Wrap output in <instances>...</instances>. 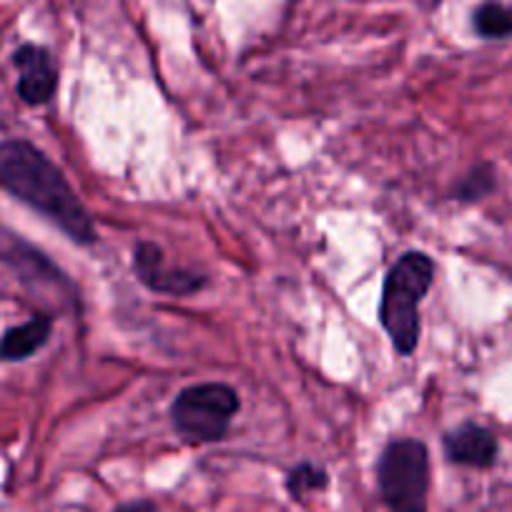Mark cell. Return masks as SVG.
<instances>
[{"label": "cell", "mask_w": 512, "mask_h": 512, "mask_svg": "<svg viewBox=\"0 0 512 512\" xmlns=\"http://www.w3.org/2000/svg\"><path fill=\"white\" fill-rule=\"evenodd\" d=\"M113 512H159L149 500H136V502H126V505L116 507Z\"/></svg>", "instance_id": "12"}, {"label": "cell", "mask_w": 512, "mask_h": 512, "mask_svg": "<svg viewBox=\"0 0 512 512\" xmlns=\"http://www.w3.org/2000/svg\"><path fill=\"white\" fill-rule=\"evenodd\" d=\"M377 482L382 500L392 512H427L430 455L425 442H390L379 457Z\"/></svg>", "instance_id": "4"}, {"label": "cell", "mask_w": 512, "mask_h": 512, "mask_svg": "<svg viewBox=\"0 0 512 512\" xmlns=\"http://www.w3.org/2000/svg\"><path fill=\"white\" fill-rule=\"evenodd\" d=\"M472 26L477 36L482 38H507L512 36V8L497 0H485L475 13H472Z\"/></svg>", "instance_id": "9"}, {"label": "cell", "mask_w": 512, "mask_h": 512, "mask_svg": "<svg viewBox=\"0 0 512 512\" xmlns=\"http://www.w3.org/2000/svg\"><path fill=\"white\" fill-rule=\"evenodd\" d=\"M239 407V395L229 384H191L176 395L171 405V422L184 440L209 445V442L224 440Z\"/></svg>", "instance_id": "3"}, {"label": "cell", "mask_w": 512, "mask_h": 512, "mask_svg": "<svg viewBox=\"0 0 512 512\" xmlns=\"http://www.w3.org/2000/svg\"><path fill=\"white\" fill-rule=\"evenodd\" d=\"M0 189L46 216L76 244H93L96 229L58 166L28 141L0 144Z\"/></svg>", "instance_id": "1"}, {"label": "cell", "mask_w": 512, "mask_h": 512, "mask_svg": "<svg viewBox=\"0 0 512 512\" xmlns=\"http://www.w3.org/2000/svg\"><path fill=\"white\" fill-rule=\"evenodd\" d=\"M492 186H495V176H492L490 166H480V169H472L470 174L462 179V184L457 186L455 194L457 199L462 201H475L490 194Z\"/></svg>", "instance_id": "11"}, {"label": "cell", "mask_w": 512, "mask_h": 512, "mask_svg": "<svg viewBox=\"0 0 512 512\" xmlns=\"http://www.w3.org/2000/svg\"><path fill=\"white\" fill-rule=\"evenodd\" d=\"M435 279V262L425 251H407L384 277L379 322L390 334L392 347L407 357L420 342V304Z\"/></svg>", "instance_id": "2"}, {"label": "cell", "mask_w": 512, "mask_h": 512, "mask_svg": "<svg viewBox=\"0 0 512 512\" xmlns=\"http://www.w3.org/2000/svg\"><path fill=\"white\" fill-rule=\"evenodd\" d=\"M53 319L46 317V314H38L31 322L21 324V327H13L3 334L0 339V359L6 362H21V359H28L33 352L43 347L51 337Z\"/></svg>", "instance_id": "8"}, {"label": "cell", "mask_w": 512, "mask_h": 512, "mask_svg": "<svg viewBox=\"0 0 512 512\" xmlns=\"http://www.w3.org/2000/svg\"><path fill=\"white\" fill-rule=\"evenodd\" d=\"M13 63L18 68V96L31 106L51 101L58 86L56 63L51 53L36 43H26L16 51Z\"/></svg>", "instance_id": "6"}, {"label": "cell", "mask_w": 512, "mask_h": 512, "mask_svg": "<svg viewBox=\"0 0 512 512\" xmlns=\"http://www.w3.org/2000/svg\"><path fill=\"white\" fill-rule=\"evenodd\" d=\"M445 452L457 465L490 467L497 457V440L487 427L465 422V425L447 432Z\"/></svg>", "instance_id": "7"}, {"label": "cell", "mask_w": 512, "mask_h": 512, "mask_svg": "<svg viewBox=\"0 0 512 512\" xmlns=\"http://www.w3.org/2000/svg\"><path fill=\"white\" fill-rule=\"evenodd\" d=\"M327 482H329L327 470H322L319 465H312V462H302V465H297L292 472H289L287 490H289V495L297 497V500H302L307 492L324 490V487H327Z\"/></svg>", "instance_id": "10"}, {"label": "cell", "mask_w": 512, "mask_h": 512, "mask_svg": "<svg viewBox=\"0 0 512 512\" xmlns=\"http://www.w3.org/2000/svg\"><path fill=\"white\" fill-rule=\"evenodd\" d=\"M134 272L151 292L171 294V297H186V294L199 292L206 284L204 274L166 267L164 251H161V246L151 244V241L136 244Z\"/></svg>", "instance_id": "5"}]
</instances>
